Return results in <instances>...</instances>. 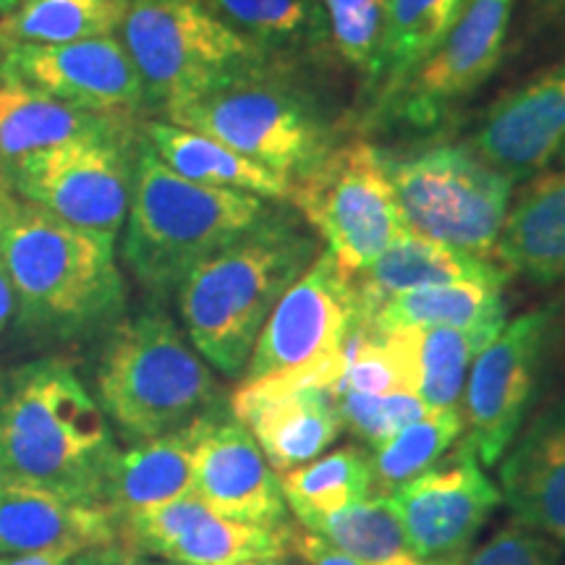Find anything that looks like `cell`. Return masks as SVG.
Wrapping results in <instances>:
<instances>
[{
  "mask_svg": "<svg viewBox=\"0 0 565 565\" xmlns=\"http://www.w3.org/2000/svg\"><path fill=\"white\" fill-rule=\"evenodd\" d=\"M3 53H6V45H3V40H0V58H3Z\"/></svg>",
  "mask_w": 565,
  "mask_h": 565,
  "instance_id": "cell-45",
  "label": "cell"
},
{
  "mask_svg": "<svg viewBox=\"0 0 565 565\" xmlns=\"http://www.w3.org/2000/svg\"><path fill=\"white\" fill-rule=\"evenodd\" d=\"M503 288L487 282L422 288V291L393 296L362 322L380 333L404 328H503L508 322Z\"/></svg>",
  "mask_w": 565,
  "mask_h": 565,
  "instance_id": "cell-28",
  "label": "cell"
},
{
  "mask_svg": "<svg viewBox=\"0 0 565 565\" xmlns=\"http://www.w3.org/2000/svg\"><path fill=\"white\" fill-rule=\"evenodd\" d=\"M118 519L110 508L87 505L24 479L0 475V555L116 545Z\"/></svg>",
  "mask_w": 565,
  "mask_h": 565,
  "instance_id": "cell-21",
  "label": "cell"
},
{
  "mask_svg": "<svg viewBox=\"0 0 565 565\" xmlns=\"http://www.w3.org/2000/svg\"><path fill=\"white\" fill-rule=\"evenodd\" d=\"M113 137H131L129 118L100 116L26 84L0 79V175L32 152Z\"/></svg>",
  "mask_w": 565,
  "mask_h": 565,
  "instance_id": "cell-23",
  "label": "cell"
},
{
  "mask_svg": "<svg viewBox=\"0 0 565 565\" xmlns=\"http://www.w3.org/2000/svg\"><path fill=\"white\" fill-rule=\"evenodd\" d=\"M282 498L296 519L341 511L374 492L370 454L356 445H345L333 454H322L312 463L278 475Z\"/></svg>",
  "mask_w": 565,
  "mask_h": 565,
  "instance_id": "cell-31",
  "label": "cell"
},
{
  "mask_svg": "<svg viewBox=\"0 0 565 565\" xmlns=\"http://www.w3.org/2000/svg\"><path fill=\"white\" fill-rule=\"evenodd\" d=\"M129 0H21L0 21L3 45L40 42L61 45L113 34L121 26Z\"/></svg>",
  "mask_w": 565,
  "mask_h": 565,
  "instance_id": "cell-32",
  "label": "cell"
},
{
  "mask_svg": "<svg viewBox=\"0 0 565 565\" xmlns=\"http://www.w3.org/2000/svg\"><path fill=\"white\" fill-rule=\"evenodd\" d=\"M0 79L26 84L100 116L131 118L145 105L137 68L113 34L61 45H9L0 58Z\"/></svg>",
  "mask_w": 565,
  "mask_h": 565,
  "instance_id": "cell-16",
  "label": "cell"
},
{
  "mask_svg": "<svg viewBox=\"0 0 565 565\" xmlns=\"http://www.w3.org/2000/svg\"><path fill=\"white\" fill-rule=\"evenodd\" d=\"M162 565H171V563H162ZM236 565H299V563H294L288 555H280V557H263V561H246Z\"/></svg>",
  "mask_w": 565,
  "mask_h": 565,
  "instance_id": "cell-41",
  "label": "cell"
},
{
  "mask_svg": "<svg viewBox=\"0 0 565 565\" xmlns=\"http://www.w3.org/2000/svg\"><path fill=\"white\" fill-rule=\"evenodd\" d=\"M391 494L404 521L408 553L419 565H461L503 503L469 437Z\"/></svg>",
  "mask_w": 565,
  "mask_h": 565,
  "instance_id": "cell-14",
  "label": "cell"
},
{
  "mask_svg": "<svg viewBox=\"0 0 565 565\" xmlns=\"http://www.w3.org/2000/svg\"><path fill=\"white\" fill-rule=\"evenodd\" d=\"M374 333L385 343L406 391L419 395L429 412H443L461 406L471 364L500 328H404Z\"/></svg>",
  "mask_w": 565,
  "mask_h": 565,
  "instance_id": "cell-24",
  "label": "cell"
},
{
  "mask_svg": "<svg viewBox=\"0 0 565 565\" xmlns=\"http://www.w3.org/2000/svg\"><path fill=\"white\" fill-rule=\"evenodd\" d=\"M500 461L498 490L513 521L565 547V395L521 427Z\"/></svg>",
  "mask_w": 565,
  "mask_h": 565,
  "instance_id": "cell-20",
  "label": "cell"
},
{
  "mask_svg": "<svg viewBox=\"0 0 565 565\" xmlns=\"http://www.w3.org/2000/svg\"><path fill=\"white\" fill-rule=\"evenodd\" d=\"M202 3L225 24L270 53L328 38L322 0H202Z\"/></svg>",
  "mask_w": 565,
  "mask_h": 565,
  "instance_id": "cell-34",
  "label": "cell"
},
{
  "mask_svg": "<svg viewBox=\"0 0 565 565\" xmlns=\"http://www.w3.org/2000/svg\"><path fill=\"white\" fill-rule=\"evenodd\" d=\"M380 565H419L414 561V557H398V561H387V563H380Z\"/></svg>",
  "mask_w": 565,
  "mask_h": 565,
  "instance_id": "cell-43",
  "label": "cell"
},
{
  "mask_svg": "<svg viewBox=\"0 0 565 565\" xmlns=\"http://www.w3.org/2000/svg\"><path fill=\"white\" fill-rule=\"evenodd\" d=\"M131 137L84 139L21 158L6 186L63 223L116 238L134 192Z\"/></svg>",
  "mask_w": 565,
  "mask_h": 565,
  "instance_id": "cell-11",
  "label": "cell"
},
{
  "mask_svg": "<svg viewBox=\"0 0 565 565\" xmlns=\"http://www.w3.org/2000/svg\"><path fill=\"white\" fill-rule=\"evenodd\" d=\"M362 320L356 278L328 249L280 296L259 333L242 380L315 370L343 356L351 330Z\"/></svg>",
  "mask_w": 565,
  "mask_h": 565,
  "instance_id": "cell-12",
  "label": "cell"
},
{
  "mask_svg": "<svg viewBox=\"0 0 565 565\" xmlns=\"http://www.w3.org/2000/svg\"><path fill=\"white\" fill-rule=\"evenodd\" d=\"M565 141V61L487 110L471 150L513 183L534 179Z\"/></svg>",
  "mask_w": 565,
  "mask_h": 565,
  "instance_id": "cell-19",
  "label": "cell"
},
{
  "mask_svg": "<svg viewBox=\"0 0 565 565\" xmlns=\"http://www.w3.org/2000/svg\"><path fill=\"white\" fill-rule=\"evenodd\" d=\"M513 0H466L445 40L385 105L406 124L433 126L490 79L511 26Z\"/></svg>",
  "mask_w": 565,
  "mask_h": 565,
  "instance_id": "cell-17",
  "label": "cell"
},
{
  "mask_svg": "<svg viewBox=\"0 0 565 565\" xmlns=\"http://www.w3.org/2000/svg\"><path fill=\"white\" fill-rule=\"evenodd\" d=\"M553 3H563V0H553Z\"/></svg>",
  "mask_w": 565,
  "mask_h": 565,
  "instance_id": "cell-46",
  "label": "cell"
},
{
  "mask_svg": "<svg viewBox=\"0 0 565 565\" xmlns=\"http://www.w3.org/2000/svg\"><path fill=\"white\" fill-rule=\"evenodd\" d=\"M288 202L351 275L364 273L408 231L383 152L366 141L333 147L312 173L294 181Z\"/></svg>",
  "mask_w": 565,
  "mask_h": 565,
  "instance_id": "cell-9",
  "label": "cell"
},
{
  "mask_svg": "<svg viewBox=\"0 0 565 565\" xmlns=\"http://www.w3.org/2000/svg\"><path fill=\"white\" fill-rule=\"evenodd\" d=\"M317 254V233L294 212L273 207L194 267L175 296L189 341L204 362L225 377H242L275 303Z\"/></svg>",
  "mask_w": 565,
  "mask_h": 565,
  "instance_id": "cell-3",
  "label": "cell"
},
{
  "mask_svg": "<svg viewBox=\"0 0 565 565\" xmlns=\"http://www.w3.org/2000/svg\"><path fill=\"white\" fill-rule=\"evenodd\" d=\"M17 315V303H13V291H11V280L9 273H6L3 257H0V333L9 328V322Z\"/></svg>",
  "mask_w": 565,
  "mask_h": 565,
  "instance_id": "cell-40",
  "label": "cell"
},
{
  "mask_svg": "<svg viewBox=\"0 0 565 565\" xmlns=\"http://www.w3.org/2000/svg\"><path fill=\"white\" fill-rule=\"evenodd\" d=\"M463 435L461 406L429 412L422 419L387 437L383 445L370 450L374 492H393L401 484L412 482L414 477L450 454V448Z\"/></svg>",
  "mask_w": 565,
  "mask_h": 565,
  "instance_id": "cell-33",
  "label": "cell"
},
{
  "mask_svg": "<svg viewBox=\"0 0 565 565\" xmlns=\"http://www.w3.org/2000/svg\"><path fill=\"white\" fill-rule=\"evenodd\" d=\"M322 11L338 55L372 79L383 51L391 0H322Z\"/></svg>",
  "mask_w": 565,
  "mask_h": 565,
  "instance_id": "cell-35",
  "label": "cell"
},
{
  "mask_svg": "<svg viewBox=\"0 0 565 565\" xmlns=\"http://www.w3.org/2000/svg\"><path fill=\"white\" fill-rule=\"evenodd\" d=\"M118 443L108 416L63 359H34L0 377V475L105 505Z\"/></svg>",
  "mask_w": 565,
  "mask_h": 565,
  "instance_id": "cell-1",
  "label": "cell"
},
{
  "mask_svg": "<svg viewBox=\"0 0 565 565\" xmlns=\"http://www.w3.org/2000/svg\"><path fill=\"white\" fill-rule=\"evenodd\" d=\"M561 335V303L550 301L505 322L477 353L463 385V433L482 466H494L515 440L545 383Z\"/></svg>",
  "mask_w": 565,
  "mask_h": 565,
  "instance_id": "cell-10",
  "label": "cell"
},
{
  "mask_svg": "<svg viewBox=\"0 0 565 565\" xmlns=\"http://www.w3.org/2000/svg\"><path fill=\"white\" fill-rule=\"evenodd\" d=\"M353 278H356L359 296H362V320H366L374 309L383 307L393 296L435 286H454V282L505 286L511 280V273L492 259L406 231L364 273L353 275Z\"/></svg>",
  "mask_w": 565,
  "mask_h": 565,
  "instance_id": "cell-22",
  "label": "cell"
},
{
  "mask_svg": "<svg viewBox=\"0 0 565 565\" xmlns=\"http://www.w3.org/2000/svg\"><path fill=\"white\" fill-rule=\"evenodd\" d=\"M0 179H3V175H0Z\"/></svg>",
  "mask_w": 565,
  "mask_h": 565,
  "instance_id": "cell-47",
  "label": "cell"
},
{
  "mask_svg": "<svg viewBox=\"0 0 565 565\" xmlns=\"http://www.w3.org/2000/svg\"><path fill=\"white\" fill-rule=\"evenodd\" d=\"M270 210L263 196L183 179L141 139L126 215L124 263L150 294H175L194 267Z\"/></svg>",
  "mask_w": 565,
  "mask_h": 565,
  "instance_id": "cell-4",
  "label": "cell"
},
{
  "mask_svg": "<svg viewBox=\"0 0 565 565\" xmlns=\"http://www.w3.org/2000/svg\"><path fill=\"white\" fill-rule=\"evenodd\" d=\"M19 3L21 0H0V17H3V13H11Z\"/></svg>",
  "mask_w": 565,
  "mask_h": 565,
  "instance_id": "cell-42",
  "label": "cell"
},
{
  "mask_svg": "<svg viewBox=\"0 0 565 565\" xmlns=\"http://www.w3.org/2000/svg\"><path fill=\"white\" fill-rule=\"evenodd\" d=\"M118 30L145 103L162 110L223 76L273 61L270 51L225 24L202 0H129Z\"/></svg>",
  "mask_w": 565,
  "mask_h": 565,
  "instance_id": "cell-7",
  "label": "cell"
},
{
  "mask_svg": "<svg viewBox=\"0 0 565 565\" xmlns=\"http://www.w3.org/2000/svg\"><path fill=\"white\" fill-rule=\"evenodd\" d=\"M463 6L466 0H391L383 51L370 79L380 89V100L387 103L404 87L416 66L454 30Z\"/></svg>",
  "mask_w": 565,
  "mask_h": 565,
  "instance_id": "cell-29",
  "label": "cell"
},
{
  "mask_svg": "<svg viewBox=\"0 0 565 565\" xmlns=\"http://www.w3.org/2000/svg\"><path fill=\"white\" fill-rule=\"evenodd\" d=\"M343 370L345 351L315 370L242 380L231 395V414L249 429L275 475L312 463L343 433L333 391Z\"/></svg>",
  "mask_w": 565,
  "mask_h": 565,
  "instance_id": "cell-13",
  "label": "cell"
},
{
  "mask_svg": "<svg viewBox=\"0 0 565 565\" xmlns=\"http://www.w3.org/2000/svg\"><path fill=\"white\" fill-rule=\"evenodd\" d=\"M333 391L343 429L359 437L370 450L429 414L424 401L412 391H393L383 395L338 391V387H333Z\"/></svg>",
  "mask_w": 565,
  "mask_h": 565,
  "instance_id": "cell-36",
  "label": "cell"
},
{
  "mask_svg": "<svg viewBox=\"0 0 565 565\" xmlns=\"http://www.w3.org/2000/svg\"><path fill=\"white\" fill-rule=\"evenodd\" d=\"M194 494L225 519L270 529L291 526L278 475L228 404L202 414L194 445Z\"/></svg>",
  "mask_w": 565,
  "mask_h": 565,
  "instance_id": "cell-18",
  "label": "cell"
},
{
  "mask_svg": "<svg viewBox=\"0 0 565 565\" xmlns=\"http://www.w3.org/2000/svg\"><path fill=\"white\" fill-rule=\"evenodd\" d=\"M494 257L536 286H565V168L529 183L508 210Z\"/></svg>",
  "mask_w": 565,
  "mask_h": 565,
  "instance_id": "cell-25",
  "label": "cell"
},
{
  "mask_svg": "<svg viewBox=\"0 0 565 565\" xmlns=\"http://www.w3.org/2000/svg\"><path fill=\"white\" fill-rule=\"evenodd\" d=\"M303 532L320 536L330 547L359 565H380L412 557L398 505L391 492H372L341 511L301 521Z\"/></svg>",
  "mask_w": 565,
  "mask_h": 565,
  "instance_id": "cell-30",
  "label": "cell"
},
{
  "mask_svg": "<svg viewBox=\"0 0 565 565\" xmlns=\"http://www.w3.org/2000/svg\"><path fill=\"white\" fill-rule=\"evenodd\" d=\"M166 116L291 181L312 173L333 150L317 105L278 76L273 61L223 76L168 105Z\"/></svg>",
  "mask_w": 565,
  "mask_h": 565,
  "instance_id": "cell-6",
  "label": "cell"
},
{
  "mask_svg": "<svg viewBox=\"0 0 565 565\" xmlns=\"http://www.w3.org/2000/svg\"><path fill=\"white\" fill-rule=\"evenodd\" d=\"M76 550H45V553L0 555V565H68Z\"/></svg>",
  "mask_w": 565,
  "mask_h": 565,
  "instance_id": "cell-39",
  "label": "cell"
},
{
  "mask_svg": "<svg viewBox=\"0 0 565 565\" xmlns=\"http://www.w3.org/2000/svg\"><path fill=\"white\" fill-rule=\"evenodd\" d=\"M383 160L408 231L477 257L494 252L511 210L508 175L463 145Z\"/></svg>",
  "mask_w": 565,
  "mask_h": 565,
  "instance_id": "cell-8",
  "label": "cell"
},
{
  "mask_svg": "<svg viewBox=\"0 0 565 565\" xmlns=\"http://www.w3.org/2000/svg\"><path fill=\"white\" fill-rule=\"evenodd\" d=\"M296 532L225 519L196 498L118 519V542L147 557L171 565H236L263 557L291 555Z\"/></svg>",
  "mask_w": 565,
  "mask_h": 565,
  "instance_id": "cell-15",
  "label": "cell"
},
{
  "mask_svg": "<svg viewBox=\"0 0 565 565\" xmlns=\"http://www.w3.org/2000/svg\"><path fill=\"white\" fill-rule=\"evenodd\" d=\"M200 422L154 437V440L131 443L118 448L105 487V508L124 519L129 513L173 503L183 494L194 492V445L200 437Z\"/></svg>",
  "mask_w": 565,
  "mask_h": 565,
  "instance_id": "cell-26",
  "label": "cell"
},
{
  "mask_svg": "<svg viewBox=\"0 0 565 565\" xmlns=\"http://www.w3.org/2000/svg\"><path fill=\"white\" fill-rule=\"evenodd\" d=\"M0 257L9 273L17 324L53 341H79L116 328L126 282L116 238L63 223L38 204L11 196L0 223Z\"/></svg>",
  "mask_w": 565,
  "mask_h": 565,
  "instance_id": "cell-2",
  "label": "cell"
},
{
  "mask_svg": "<svg viewBox=\"0 0 565 565\" xmlns=\"http://www.w3.org/2000/svg\"><path fill=\"white\" fill-rule=\"evenodd\" d=\"M461 565H565V557L555 540L511 521L471 550Z\"/></svg>",
  "mask_w": 565,
  "mask_h": 565,
  "instance_id": "cell-37",
  "label": "cell"
},
{
  "mask_svg": "<svg viewBox=\"0 0 565 565\" xmlns=\"http://www.w3.org/2000/svg\"><path fill=\"white\" fill-rule=\"evenodd\" d=\"M68 565H162V563H154L152 557L141 555L137 550L116 542V545L82 550V553L71 557Z\"/></svg>",
  "mask_w": 565,
  "mask_h": 565,
  "instance_id": "cell-38",
  "label": "cell"
},
{
  "mask_svg": "<svg viewBox=\"0 0 565 565\" xmlns=\"http://www.w3.org/2000/svg\"><path fill=\"white\" fill-rule=\"evenodd\" d=\"M557 160H561V166L565 168V141H563V147H561V152H557Z\"/></svg>",
  "mask_w": 565,
  "mask_h": 565,
  "instance_id": "cell-44",
  "label": "cell"
},
{
  "mask_svg": "<svg viewBox=\"0 0 565 565\" xmlns=\"http://www.w3.org/2000/svg\"><path fill=\"white\" fill-rule=\"evenodd\" d=\"M95 391L110 427L129 443L154 440L223 404L210 364L162 312L121 320L110 330Z\"/></svg>",
  "mask_w": 565,
  "mask_h": 565,
  "instance_id": "cell-5",
  "label": "cell"
},
{
  "mask_svg": "<svg viewBox=\"0 0 565 565\" xmlns=\"http://www.w3.org/2000/svg\"><path fill=\"white\" fill-rule=\"evenodd\" d=\"M141 139L183 179L204 183V186L263 196L267 202L291 200V179L233 152L231 147L204 137L200 131L183 129L171 121H152L141 129Z\"/></svg>",
  "mask_w": 565,
  "mask_h": 565,
  "instance_id": "cell-27",
  "label": "cell"
}]
</instances>
